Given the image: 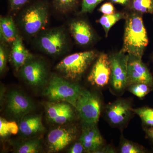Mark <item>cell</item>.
I'll use <instances>...</instances> for the list:
<instances>
[{"label": "cell", "mask_w": 153, "mask_h": 153, "mask_svg": "<svg viewBox=\"0 0 153 153\" xmlns=\"http://www.w3.org/2000/svg\"><path fill=\"white\" fill-rule=\"evenodd\" d=\"M128 90L131 93L139 98L146 96L152 90V86L144 83H136L129 85Z\"/></svg>", "instance_id": "obj_24"}, {"label": "cell", "mask_w": 153, "mask_h": 153, "mask_svg": "<svg viewBox=\"0 0 153 153\" xmlns=\"http://www.w3.org/2000/svg\"><path fill=\"white\" fill-rule=\"evenodd\" d=\"M139 83H146L153 87L152 75L143 63L142 58L128 55V86Z\"/></svg>", "instance_id": "obj_10"}, {"label": "cell", "mask_w": 153, "mask_h": 153, "mask_svg": "<svg viewBox=\"0 0 153 153\" xmlns=\"http://www.w3.org/2000/svg\"><path fill=\"white\" fill-rule=\"evenodd\" d=\"M23 24L26 33L29 35L36 34L43 30L48 22V12L45 6H33L28 9L23 16Z\"/></svg>", "instance_id": "obj_7"}, {"label": "cell", "mask_w": 153, "mask_h": 153, "mask_svg": "<svg viewBox=\"0 0 153 153\" xmlns=\"http://www.w3.org/2000/svg\"><path fill=\"white\" fill-rule=\"evenodd\" d=\"M21 74L25 81L34 87H41L47 84V69L41 61L29 60L21 68Z\"/></svg>", "instance_id": "obj_11"}, {"label": "cell", "mask_w": 153, "mask_h": 153, "mask_svg": "<svg viewBox=\"0 0 153 153\" xmlns=\"http://www.w3.org/2000/svg\"><path fill=\"white\" fill-rule=\"evenodd\" d=\"M124 17L122 13H114L111 15H103L99 20L100 24L104 29L105 36H107L111 28L119 21Z\"/></svg>", "instance_id": "obj_22"}, {"label": "cell", "mask_w": 153, "mask_h": 153, "mask_svg": "<svg viewBox=\"0 0 153 153\" xmlns=\"http://www.w3.org/2000/svg\"><path fill=\"white\" fill-rule=\"evenodd\" d=\"M9 132L7 127V121L3 118H0V136L2 137H5L9 136Z\"/></svg>", "instance_id": "obj_29"}, {"label": "cell", "mask_w": 153, "mask_h": 153, "mask_svg": "<svg viewBox=\"0 0 153 153\" xmlns=\"http://www.w3.org/2000/svg\"><path fill=\"white\" fill-rule=\"evenodd\" d=\"M19 123V131L25 136H30L42 132L45 129L40 114L27 115Z\"/></svg>", "instance_id": "obj_16"}, {"label": "cell", "mask_w": 153, "mask_h": 153, "mask_svg": "<svg viewBox=\"0 0 153 153\" xmlns=\"http://www.w3.org/2000/svg\"><path fill=\"white\" fill-rule=\"evenodd\" d=\"M11 58L12 63L16 69L22 68L32 58V55L25 48L19 36L13 43Z\"/></svg>", "instance_id": "obj_17"}, {"label": "cell", "mask_w": 153, "mask_h": 153, "mask_svg": "<svg viewBox=\"0 0 153 153\" xmlns=\"http://www.w3.org/2000/svg\"><path fill=\"white\" fill-rule=\"evenodd\" d=\"M99 152H100L99 153H114V150L112 148L107 147L106 148L100 149L97 153H98Z\"/></svg>", "instance_id": "obj_35"}, {"label": "cell", "mask_w": 153, "mask_h": 153, "mask_svg": "<svg viewBox=\"0 0 153 153\" xmlns=\"http://www.w3.org/2000/svg\"><path fill=\"white\" fill-rule=\"evenodd\" d=\"M82 89L76 83L53 75L44 90V94L50 101L67 102L75 108Z\"/></svg>", "instance_id": "obj_2"}, {"label": "cell", "mask_w": 153, "mask_h": 153, "mask_svg": "<svg viewBox=\"0 0 153 153\" xmlns=\"http://www.w3.org/2000/svg\"><path fill=\"white\" fill-rule=\"evenodd\" d=\"M7 57L5 51L2 47L0 48V71L1 73L4 70L7 64Z\"/></svg>", "instance_id": "obj_30"}, {"label": "cell", "mask_w": 153, "mask_h": 153, "mask_svg": "<svg viewBox=\"0 0 153 153\" xmlns=\"http://www.w3.org/2000/svg\"><path fill=\"white\" fill-rule=\"evenodd\" d=\"M103 0H82L81 12L90 13Z\"/></svg>", "instance_id": "obj_26"}, {"label": "cell", "mask_w": 153, "mask_h": 153, "mask_svg": "<svg viewBox=\"0 0 153 153\" xmlns=\"http://www.w3.org/2000/svg\"><path fill=\"white\" fill-rule=\"evenodd\" d=\"M148 137L153 141V127L147 128L145 129Z\"/></svg>", "instance_id": "obj_34"}, {"label": "cell", "mask_w": 153, "mask_h": 153, "mask_svg": "<svg viewBox=\"0 0 153 153\" xmlns=\"http://www.w3.org/2000/svg\"><path fill=\"white\" fill-rule=\"evenodd\" d=\"M70 153H82L86 152L85 148L79 141L74 143L68 151Z\"/></svg>", "instance_id": "obj_31"}, {"label": "cell", "mask_w": 153, "mask_h": 153, "mask_svg": "<svg viewBox=\"0 0 153 153\" xmlns=\"http://www.w3.org/2000/svg\"><path fill=\"white\" fill-rule=\"evenodd\" d=\"M97 56L94 51L74 53L61 60L56 66V69L65 78L76 80L82 76Z\"/></svg>", "instance_id": "obj_3"}, {"label": "cell", "mask_w": 153, "mask_h": 153, "mask_svg": "<svg viewBox=\"0 0 153 153\" xmlns=\"http://www.w3.org/2000/svg\"><path fill=\"white\" fill-rule=\"evenodd\" d=\"M11 8L13 10H18L25 5L29 0H9Z\"/></svg>", "instance_id": "obj_32"}, {"label": "cell", "mask_w": 153, "mask_h": 153, "mask_svg": "<svg viewBox=\"0 0 153 153\" xmlns=\"http://www.w3.org/2000/svg\"><path fill=\"white\" fill-rule=\"evenodd\" d=\"M42 149L40 140L32 139L25 140L18 146L16 151L18 153H37Z\"/></svg>", "instance_id": "obj_20"}, {"label": "cell", "mask_w": 153, "mask_h": 153, "mask_svg": "<svg viewBox=\"0 0 153 153\" xmlns=\"http://www.w3.org/2000/svg\"><path fill=\"white\" fill-rule=\"evenodd\" d=\"M129 4L135 13L153 15V0H130Z\"/></svg>", "instance_id": "obj_21"}, {"label": "cell", "mask_w": 153, "mask_h": 153, "mask_svg": "<svg viewBox=\"0 0 153 153\" xmlns=\"http://www.w3.org/2000/svg\"><path fill=\"white\" fill-rule=\"evenodd\" d=\"M77 131L74 126L59 127L51 131L47 136L49 152H57L66 148L75 139Z\"/></svg>", "instance_id": "obj_8"}, {"label": "cell", "mask_w": 153, "mask_h": 153, "mask_svg": "<svg viewBox=\"0 0 153 153\" xmlns=\"http://www.w3.org/2000/svg\"><path fill=\"white\" fill-rule=\"evenodd\" d=\"M99 11L103 15H111L115 13L114 7L111 3L109 2L102 4L99 9Z\"/></svg>", "instance_id": "obj_28"}, {"label": "cell", "mask_w": 153, "mask_h": 153, "mask_svg": "<svg viewBox=\"0 0 153 153\" xmlns=\"http://www.w3.org/2000/svg\"><path fill=\"white\" fill-rule=\"evenodd\" d=\"M6 111L12 118L19 122L34 109L32 100L19 91L14 90L8 93Z\"/></svg>", "instance_id": "obj_5"}, {"label": "cell", "mask_w": 153, "mask_h": 153, "mask_svg": "<svg viewBox=\"0 0 153 153\" xmlns=\"http://www.w3.org/2000/svg\"><path fill=\"white\" fill-rule=\"evenodd\" d=\"M0 33L2 39L7 43H13L17 36L16 29L11 17H4L0 20Z\"/></svg>", "instance_id": "obj_19"}, {"label": "cell", "mask_w": 153, "mask_h": 153, "mask_svg": "<svg viewBox=\"0 0 153 153\" xmlns=\"http://www.w3.org/2000/svg\"><path fill=\"white\" fill-rule=\"evenodd\" d=\"M133 112L139 116L143 123L149 127H153V108L148 107L133 109Z\"/></svg>", "instance_id": "obj_23"}, {"label": "cell", "mask_w": 153, "mask_h": 153, "mask_svg": "<svg viewBox=\"0 0 153 153\" xmlns=\"http://www.w3.org/2000/svg\"><path fill=\"white\" fill-rule=\"evenodd\" d=\"M73 107L69 103L63 102H47L45 106L47 118L50 122L57 124L67 123L75 117Z\"/></svg>", "instance_id": "obj_12"}, {"label": "cell", "mask_w": 153, "mask_h": 153, "mask_svg": "<svg viewBox=\"0 0 153 153\" xmlns=\"http://www.w3.org/2000/svg\"><path fill=\"white\" fill-rule=\"evenodd\" d=\"M112 2L120 4L123 5H126L129 4L130 0H111Z\"/></svg>", "instance_id": "obj_36"}, {"label": "cell", "mask_w": 153, "mask_h": 153, "mask_svg": "<svg viewBox=\"0 0 153 153\" xmlns=\"http://www.w3.org/2000/svg\"><path fill=\"white\" fill-rule=\"evenodd\" d=\"M120 152L121 153H143L146 152V150L141 146L124 140L120 145Z\"/></svg>", "instance_id": "obj_25"}, {"label": "cell", "mask_w": 153, "mask_h": 153, "mask_svg": "<svg viewBox=\"0 0 153 153\" xmlns=\"http://www.w3.org/2000/svg\"><path fill=\"white\" fill-rule=\"evenodd\" d=\"M111 72L109 56L102 54L96 60L88 77V81L91 85L104 87L110 81Z\"/></svg>", "instance_id": "obj_9"}, {"label": "cell", "mask_w": 153, "mask_h": 153, "mask_svg": "<svg viewBox=\"0 0 153 153\" xmlns=\"http://www.w3.org/2000/svg\"><path fill=\"white\" fill-rule=\"evenodd\" d=\"M7 126L10 134H16L19 131V126L16 121H7Z\"/></svg>", "instance_id": "obj_33"}, {"label": "cell", "mask_w": 153, "mask_h": 153, "mask_svg": "<svg viewBox=\"0 0 153 153\" xmlns=\"http://www.w3.org/2000/svg\"><path fill=\"white\" fill-rule=\"evenodd\" d=\"M70 30L76 42L80 45H87L92 39L91 29L86 22L77 21L72 22Z\"/></svg>", "instance_id": "obj_18"}, {"label": "cell", "mask_w": 153, "mask_h": 153, "mask_svg": "<svg viewBox=\"0 0 153 153\" xmlns=\"http://www.w3.org/2000/svg\"><path fill=\"white\" fill-rule=\"evenodd\" d=\"M148 44L147 33L141 16L138 13L130 14L126 19L123 47L121 51L142 58Z\"/></svg>", "instance_id": "obj_1"}, {"label": "cell", "mask_w": 153, "mask_h": 153, "mask_svg": "<svg viewBox=\"0 0 153 153\" xmlns=\"http://www.w3.org/2000/svg\"><path fill=\"white\" fill-rule=\"evenodd\" d=\"M77 0H55V5L62 10H66L73 7Z\"/></svg>", "instance_id": "obj_27"}, {"label": "cell", "mask_w": 153, "mask_h": 153, "mask_svg": "<svg viewBox=\"0 0 153 153\" xmlns=\"http://www.w3.org/2000/svg\"><path fill=\"white\" fill-rule=\"evenodd\" d=\"M84 124L79 141L83 145L86 152H97L103 145L102 137L97 124Z\"/></svg>", "instance_id": "obj_15"}, {"label": "cell", "mask_w": 153, "mask_h": 153, "mask_svg": "<svg viewBox=\"0 0 153 153\" xmlns=\"http://www.w3.org/2000/svg\"><path fill=\"white\" fill-rule=\"evenodd\" d=\"M111 65L110 82L115 91L120 92L127 87L128 55L120 52L109 56Z\"/></svg>", "instance_id": "obj_6"}, {"label": "cell", "mask_w": 153, "mask_h": 153, "mask_svg": "<svg viewBox=\"0 0 153 153\" xmlns=\"http://www.w3.org/2000/svg\"><path fill=\"white\" fill-rule=\"evenodd\" d=\"M133 111L131 105L123 100H117L107 108L106 114L111 123L115 126L125 123Z\"/></svg>", "instance_id": "obj_13"}, {"label": "cell", "mask_w": 153, "mask_h": 153, "mask_svg": "<svg viewBox=\"0 0 153 153\" xmlns=\"http://www.w3.org/2000/svg\"><path fill=\"white\" fill-rule=\"evenodd\" d=\"M75 108L84 124H97L101 112V101L95 93L82 89Z\"/></svg>", "instance_id": "obj_4"}, {"label": "cell", "mask_w": 153, "mask_h": 153, "mask_svg": "<svg viewBox=\"0 0 153 153\" xmlns=\"http://www.w3.org/2000/svg\"><path fill=\"white\" fill-rule=\"evenodd\" d=\"M66 43L65 34L60 30L48 32L41 37L40 41V46L43 50L51 55L59 54Z\"/></svg>", "instance_id": "obj_14"}]
</instances>
